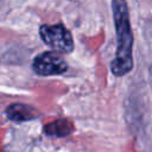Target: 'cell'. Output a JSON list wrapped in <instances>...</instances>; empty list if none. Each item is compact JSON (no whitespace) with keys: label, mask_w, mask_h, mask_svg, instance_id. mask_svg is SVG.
Segmentation results:
<instances>
[{"label":"cell","mask_w":152,"mask_h":152,"mask_svg":"<svg viewBox=\"0 0 152 152\" xmlns=\"http://www.w3.org/2000/svg\"><path fill=\"white\" fill-rule=\"evenodd\" d=\"M40 37L46 45L57 52H71L74 49V40L71 33L62 25H42Z\"/></svg>","instance_id":"2"},{"label":"cell","mask_w":152,"mask_h":152,"mask_svg":"<svg viewBox=\"0 0 152 152\" xmlns=\"http://www.w3.org/2000/svg\"><path fill=\"white\" fill-rule=\"evenodd\" d=\"M68 69L63 57L53 51H46L38 55L33 61V70L42 76H51L63 74Z\"/></svg>","instance_id":"3"},{"label":"cell","mask_w":152,"mask_h":152,"mask_svg":"<svg viewBox=\"0 0 152 152\" xmlns=\"http://www.w3.org/2000/svg\"><path fill=\"white\" fill-rule=\"evenodd\" d=\"M72 131V125L68 120H57L45 127L46 134H55V135H65Z\"/></svg>","instance_id":"5"},{"label":"cell","mask_w":152,"mask_h":152,"mask_svg":"<svg viewBox=\"0 0 152 152\" xmlns=\"http://www.w3.org/2000/svg\"><path fill=\"white\" fill-rule=\"evenodd\" d=\"M38 113L23 103H14L7 108V116L14 121H25V120H31L36 118Z\"/></svg>","instance_id":"4"},{"label":"cell","mask_w":152,"mask_h":152,"mask_svg":"<svg viewBox=\"0 0 152 152\" xmlns=\"http://www.w3.org/2000/svg\"><path fill=\"white\" fill-rule=\"evenodd\" d=\"M151 76H152V69H151Z\"/></svg>","instance_id":"6"},{"label":"cell","mask_w":152,"mask_h":152,"mask_svg":"<svg viewBox=\"0 0 152 152\" xmlns=\"http://www.w3.org/2000/svg\"><path fill=\"white\" fill-rule=\"evenodd\" d=\"M113 17L116 30L118 48L115 58L110 64L112 72L115 76H124L132 70L133 58H132V46H133V34L129 25L128 8L125 0H113L112 1Z\"/></svg>","instance_id":"1"}]
</instances>
